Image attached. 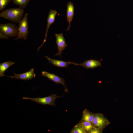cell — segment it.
<instances>
[{
  "mask_svg": "<svg viewBox=\"0 0 133 133\" xmlns=\"http://www.w3.org/2000/svg\"><path fill=\"white\" fill-rule=\"evenodd\" d=\"M42 75L43 76L46 77L49 80L53 81L55 83H61L65 87L66 92H68L67 88L66 87L65 83V81L64 79L58 76L53 73H50L45 71H43L41 73Z\"/></svg>",
  "mask_w": 133,
  "mask_h": 133,
  "instance_id": "52a82bcc",
  "label": "cell"
},
{
  "mask_svg": "<svg viewBox=\"0 0 133 133\" xmlns=\"http://www.w3.org/2000/svg\"><path fill=\"white\" fill-rule=\"evenodd\" d=\"M102 130L99 128L95 127L91 131H90L89 133H102L103 132Z\"/></svg>",
  "mask_w": 133,
  "mask_h": 133,
  "instance_id": "d6986e66",
  "label": "cell"
},
{
  "mask_svg": "<svg viewBox=\"0 0 133 133\" xmlns=\"http://www.w3.org/2000/svg\"><path fill=\"white\" fill-rule=\"evenodd\" d=\"M81 124L86 132L88 133L95 127L93 123L87 121H82Z\"/></svg>",
  "mask_w": 133,
  "mask_h": 133,
  "instance_id": "9a60e30c",
  "label": "cell"
},
{
  "mask_svg": "<svg viewBox=\"0 0 133 133\" xmlns=\"http://www.w3.org/2000/svg\"><path fill=\"white\" fill-rule=\"evenodd\" d=\"M55 35L56 37V43L58 49V51L55 56L59 55L61 57L62 51L67 46V44L63 33H55Z\"/></svg>",
  "mask_w": 133,
  "mask_h": 133,
  "instance_id": "8992f818",
  "label": "cell"
},
{
  "mask_svg": "<svg viewBox=\"0 0 133 133\" xmlns=\"http://www.w3.org/2000/svg\"><path fill=\"white\" fill-rule=\"evenodd\" d=\"M101 63L100 61L95 59H91L85 60L83 63L80 64L74 63L76 65H79L85 67L86 69H93L97 67L101 66Z\"/></svg>",
  "mask_w": 133,
  "mask_h": 133,
  "instance_id": "30bf717a",
  "label": "cell"
},
{
  "mask_svg": "<svg viewBox=\"0 0 133 133\" xmlns=\"http://www.w3.org/2000/svg\"><path fill=\"white\" fill-rule=\"evenodd\" d=\"M72 133H85L86 132L81 124L76 125L71 131Z\"/></svg>",
  "mask_w": 133,
  "mask_h": 133,
  "instance_id": "e0dca14e",
  "label": "cell"
},
{
  "mask_svg": "<svg viewBox=\"0 0 133 133\" xmlns=\"http://www.w3.org/2000/svg\"><path fill=\"white\" fill-rule=\"evenodd\" d=\"M12 0H0V10H3Z\"/></svg>",
  "mask_w": 133,
  "mask_h": 133,
  "instance_id": "ac0fdd59",
  "label": "cell"
},
{
  "mask_svg": "<svg viewBox=\"0 0 133 133\" xmlns=\"http://www.w3.org/2000/svg\"><path fill=\"white\" fill-rule=\"evenodd\" d=\"M110 123V122L102 114L95 113L93 124L95 127L103 130Z\"/></svg>",
  "mask_w": 133,
  "mask_h": 133,
  "instance_id": "5b68a950",
  "label": "cell"
},
{
  "mask_svg": "<svg viewBox=\"0 0 133 133\" xmlns=\"http://www.w3.org/2000/svg\"><path fill=\"white\" fill-rule=\"evenodd\" d=\"M57 14V11L56 10L53 9H50V10L47 19V23L44 39L42 44L38 49V50L44 45L46 42L49 29L51 25L54 22L55 17Z\"/></svg>",
  "mask_w": 133,
  "mask_h": 133,
  "instance_id": "ba28073f",
  "label": "cell"
},
{
  "mask_svg": "<svg viewBox=\"0 0 133 133\" xmlns=\"http://www.w3.org/2000/svg\"><path fill=\"white\" fill-rule=\"evenodd\" d=\"M15 62L11 61L4 62L0 64V76H6L4 74L5 71L10 66L14 64Z\"/></svg>",
  "mask_w": 133,
  "mask_h": 133,
  "instance_id": "5bb4252c",
  "label": "cell"
},
{
  "mask_svg": "<svg viewBox=\"0 0 133 133\" xmlns=\"http://www.w3.org/2000/svg\"><path fill=\"white\" fill-rule=\"evenodd\" d=\"M94 116L95 113L89 112L86 109L83 112L81 120L88 121L93 123Z\"/></svg>",
  "mask_w": 133,
  "mask_h": 133,
  "instance_id": "4fadbf2b",
  "label": "cell"
},
{
  "mask_svg": "<svg viewBox=\"0 0 133 133\" xmlns=\"http://www.w3.org/2000/svg\"><path fill=\"white\" fill-rule=\"evenodd\" d=\"M30 0H12V1L14 4L19 6L20 7L24 8L26 7Z\"/></svg>",
  "mask_w": 133,
  "mask_h": 133,
  "instance_id": "2e32d148",
  "label": "cell"
},
{
  "mask_svg": "<svg viewBox=\"0 0 133 133\" xmlns=\"http://www.w3.org/2000/svg\"><path fill=\"white\" fill-rule=\"evenodd\" d=\"M63 96V95L58 96H57L56 94H54L52 93L51 95L49 96L43 98H32L25 97L23 98V99H24L30 100L42 105H48L54 106L56 105L55 103L56 100L58 98Z\"/></svg>",
  "mask_w": 133,
  "mask_h": 133,
  "instance_id": "277c9868",
  "label": "cell"
},
{
  "mask_svg": "<svg viewBox=\"0 0 133 133\" xmlns=\"http://www.w3.org/2000/svg\"><path fill=\"white\" fill-rule=\"evenodd\" d=\"M28 15L27 13H26L21 20L18 23L19 24L18 33L17 37L14 39L15 40L20 39L26 40L27 38L29 33Z\"/></svg>",
  "mask_w": 133,
  "mask_h": 133,
  "instance_id": "7a4b0ae2",
  "label": "cell"
},
{
  "mask_svg": "<svg viewBox=\"0 0 133 133\" xmlns=\"http://www.w3.org/2000/svg\"><path fill=\"white\" fill-rule=\"evenodd\" d=\"M24 8L19 7L8 9L0 13V17L8 19L12 22L18 23L22 19L24 14Z\"/></svg>",
  "mask_w": 133,
  "mask_h": 133,
  "instance_id": "6da1fadb",
  "label": "cell"
},
{
  "mask_svg": "<svg viewBox=\"0 0 133 133\" xmlns=\"http://www.w3.org/2000/svg\"><path fill=\"white\" fill-rule=\"evenodd\" d=\"M45 57L50 63L56 66L67 68L68 65L70 64H74V63L73 62H66L63 61L52 59L46 56Z\"/></svg>",
  "mask_w": 133,
  "mask_h": 133,
  "instance_id": "7c38bea8",
  "label": "cell"
},
{
  "mask_svg": "<svg viewBox=\"0 0 133 133\" xmlns=\"http://www.w3.org/2000/svg\"><path fill=\"white\" fill-rule=\"evenodd\" d=\"M66 18L69 25L66 31L70 28V23L74 16V7L73 2L71 1L68 2L67 5Z\"/></svg>",
  "mask_w": 133,
  "mask_h": 133,
  "instance_id": "8fae6325",
  "label": "cell"
},
{
  "mask_svg": "<svg viewBox=\"0 0 133 133\" xmlns=\"http://www.w3.org/2000/svg\"><path fill=\"white\" fill-rule=\"evenodd\" d=\"M34 70V69L33 68H32L30 71L24 73L20 74H17L13 73L14 74V76H7L11 77V79H20L24 81L31 80L35 78L36 76Z\"/></svg>",
  "mask_w": 133,
  "mask_h": 133,
  "instance_id": "9c48e42d",
  "label": "cell"
},
{
  "mask_svg": "<svg viewBox=\"0 0 133 133\" xmlns=\"http://www.w3.org/2000/svg\"><path fill=\"white\" fill-rule=\"evenodd\" d=\"M18 27L12 23L0 24V33L7 37L17 36Z\"/></svg>",
  "mask_w": 133,
  "mask_h": 133,
  "instance_id": "3957f363",
  "label": "cell"
},
{
  "mask_svg": "<svg viewBox=\"0 0 133 133\" xmlns=\"http://www.w3.org/2000/svg\"><path fill=\"white\" fill-rule=\"evenodd\" d=\"M0 39H8V37L0 33Z\"/></svg>",
  "mask_w": 133,
  "mask_h": 133,
  "instance_id": "ffe728a7",
  "label": "cell"
}]
</instances>
